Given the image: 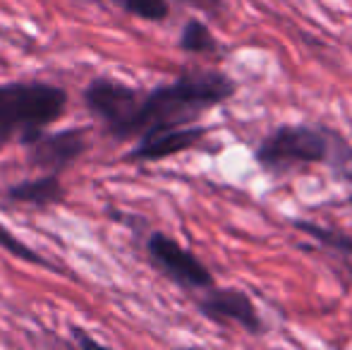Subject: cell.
Instances as JSON below:
<instances>
[{
  "label": "cell",
  "instance_id": "cell-1",
  "mask_svg": "<svg viewBox=\"0 0 352 350\" xmlns=\"http://www.w3.org/2000/svg\"><path fill=\"white\" fill-rule=\"evenodd\" d=\"M237 94V82L218 70H187L170 85L142 94L140 108L130 127V140L146 132L192 125L204 113L230 101Z\"/></svg>",
  "mask_w": 352,
  "mask_h": 350
},
{
  "label": "cell",
  "instance_id": "cell-14",
  "mask_svg": "<svg viewBox=\"0 0 352 350\" xmlns=\"http://www.w3.org/2000/svg\"><path fill=\"white\" fill-rule=\"evenodd\" d=\"M182 5H187V8H195L199 10V12L209 14V17H221L223 14V0H180Z\"/></svg>",
  "mask_w": 352,
  "mask_h": 350
},
{
  "label": "cell",
  "instance_id": "cell-15",
  "mask_svg": "<svg viewBox=\"0 0 352 350\" xmlns=\"http://www.w3.org/2000/svg\"><path fill=\"white\" fill-rule=\"evenodd\" d=\"M350 204H352V195H350Z\"/></svg>",
  "mask_w": 352,
  "mask_h": 350
},
{
  "label": "cell",
  "instance_id": "cell-11",
  "mask_svg": "<svg viewBox=\"0 0 352 350\" xmlns=\"http://www.w3.org/2000/svg\"><path fill=\"white\" fill-rule=\"evenodd\" d=\"M177 46L185 53H195V56H209V53H216L221 48L218 39L213 36V32L209 29V24L201 22V19L192 17L185 22L180 32V41Z\"/></svg>",
  "mask_w": 352,
  "mask_h": 350
},
{
  "label": "cell",
  "instance_id": "cell-3",
  "mask_svg": "<svg viewBox=\"0 0 352 350\" xmlns=\"http://www.w3.org/2000/svg\"><path fill=\"white\" fill-rule=\"evenodd\" d=\"M67 108V91L46 82H10L0 87V149L12 140L29 144Z\"/></svg>",
  "mask_w": 352,
  "mask_h": 350
},
{
  "label": "cell",
  "instance_id": "cell-13",
  "mask_svg": "<svg viewBox=\"0 0 352 350\" xmlns=\"http://www.w3.org/2000/svg\"><path fill=\"white\" fill-rule=\"evenodd\" d=\"M0 248H3L5 252L12 254V257L22 259V262L36 264V266H48V262L41 257V254L34 252V250L29 248L27 243H22V240H19L10 228H5L3 223H0Z\"/></svg>",
  "mask_w": 352,
  "mask_h": 350
},
{
  "label": "cell",
  "instance_id": "cell-9",
  "mask_svg": "<svg viewBox=\"0 0 352 350\" xmlns=\"http://www.w3.org/2000/svg\"><path fill=\"white\" fill-rule=\"evenodd\" d=\"M8 195L12 201H22V204L51 206L60 204L65 199V187L60 185L58 173H48L43 177H34V180H24L19 185L10 187Z\"/></svg>",
  "mask_w": 352,
  "mask_h": 350
},
{
  "label": "cell",
  "instance_id": "cell-12",
  "mask_svg": "<svg viewBox=\"0 0 352 350\" xmlns=\"http://www.w3.org/2000/svg\"><path fill=\"white\" fill-rule=\"evenodd\" d=\"M116 5H120L125 12L135 14L146 22H163L170 14V3L168 0H113Z\"/></svg>",
  "mask_w": 352,
  "mask_h": 350
},
{
  "label": "cell",
  "instance_id": "cell-10",
  "mask_svg": "<svg viewBox=\"0 0 352 350\" xmlns=\"http://www.w3.org/2000/svg\"><path fill=\"white\" fill-rule=\"evenodd\" d=\"M290 223H292V228L309 235L311 240H316V243L324 245L326 250H331V252H336L340 259L352 264V238L348 233L326 228V226H319V223H314V221H305V219H292Z\"/></svg>",
  "mask_w": 352,
  "mask_h": 350
},
{
  "label": "cell",
  "instance_id": "cell-8",
  "mask_svg": "<svg viewBox=\"0 0 352 350\" xmlns=\"http://www.w3.org/2000/svg\"><path fill=\"white\" fill-rule=\"evenodd\" d=\"M204 125H182V127H170V130H156L146 132L140 137V144L127 154L130 161H163L168 156L182 154V151L197 146L206 137Z\"/></svg>",
  "mask_w": 352,
  "mask_h": 350
},
{
  "label": "cell",
  "instance_id": "cell-5",
  "mask_svg": "<svg viewBox=\"0 0 352 350\" xmlns=\"http://www.w3.org/2000/svg\"><path fill=\"white\" fill-rule=\"evenodd\" d=\"M146 252L151 264L166 278L185 290H206L213 285V274L195 252L182 248L166 233H151L146 240Z\"/></svg>",
  "mask_w": 352,
  "mask_h": 350
},
{
  "label": "cell",
  "instance_id": "cell-6",
  "mask_svg": "<svg viewBox=\"0 0 352 350\" xmlns=\"http://www.w3.org/2000/svg\"><path fill=\"white\" fill-rule=\"evenodd\" d=\"M197 307H199L201 317H206L218 327H240L242 331L252 333V336H261L266 329L250 293L235 288V285L216 288V283H213L197 300Z\"/></svg>",
  "mask_w": 352,
  "mask_h": 350
},
{
  "label": "cell",
  "instance_id": "cell-4",
  "mask_svg": "<svg viewBox=\"0 0 352 350\" xmlns=\"http://www.w3.org/2000/svg\"><path fill=\"white\" fill-rule=\"evenodd\" d=\"M140 101L142 91L118 80H106V77H98L84 89L87 108L98 120H103L106 130L116 140H130V127L137 108H140Z\"/></svg>",
  "mask_w": 352,
  "mask_h": 350
},
{
  "label": "cell",
  "instance_id": "cell-7",
  "mask_svg": "<svg viewBox=\"0 0 352 350\" xmlns=\"http://www.w3.org/2000/svg\"><path fill=\"white\" fill-rule=\"evenodd\" d=\"M24 146H27V159L34 168L60 173L87 151V135L82 130H65L53 132V135L41 132Z\"/></svg>",
  "mask_w": 352,
  "mask_h": 350
},
{
  "label": "cell",
  "instance_id": "cell-2",
  "mask_svg": "<svg viewBox=\"0 0 352 350\" xmlns=\"http://www.w3.org/2000/svg\"><path fill=\"white\" fill-rule=\"evenodd\" d=\"M254 161L271 175H285L307 166H329L338 173H348L352 168V144L329 125L285 122L261 137Z\"/></svg>",
  "mask_w": 352,
  "mask_h": 350
}]
</instances>
